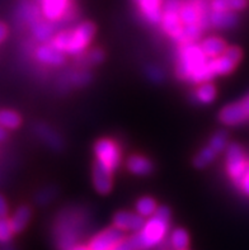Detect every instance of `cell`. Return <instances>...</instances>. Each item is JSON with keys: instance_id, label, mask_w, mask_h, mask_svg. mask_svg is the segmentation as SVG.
Segmentation results:
<instances>
[{"instance_id": "cell-1", "label": "cell", "mask_w": 249, "mask_h": 250, "mask_svg": "<svg viewBox=\"0 0 249 250\" xmlns=\"http://www.w3.org/2000/svg\"><path fill=\"white\" fill-rule=\"evenodd\" d=\"M208 57L204 54L201 46L187 42L180 51V60L177 65V74L181 79L192 83H207L214 78L210 70Z\"/></svg>"}, {"instance_id": "cell-2", "label": "cell", "mask_w": 249, "mask_h": 250, "mask_svg": "<svg viewBox=\"0 0 249 250\" xmlns=\"http://www.w3.org/2000/svg\"><path fill=\"white\" fill-rule=\"evenodd\" d=\"M170 211L168 207H158L157 212L149 217L144 228L131 236L136 250H148L164 240L169 229Z\"/></svg>"}, {"instance_id": "cell-3", "label": "cell", "mask_w": 249, "mask_h": 250, "mask_svg": "<svg viewBox=\"0 0 249 250\" xmlns=\"http://www.w3.org/2000/svg\"><path fill=\"white\" fill-rule=\"evenodd\" d=\"M182 5L181 0H164L163 3V14H161V25L163 29L174 40H182L183 24L180 18V8Z\"/></svg>"}, {"instance_id": "cell-4", "label": "cell", "mask_w": 249, "mask_h": 250, "mask_svg": "<svg viewBox=\"0 0 249 250\" xmlns=\"http://www.w3.org/2000/svg\"><path fill=\"white\" fill-rule=\"evenodd\" d=\"M249 163L244 155L243 149L238 144H230L226 147V170L229 177L239 186L242 178L246 174Z\"/></svg>"}, {"instance_id": "cell-5", "label": "cell", "mask_w": 249, "mask_h": 250, "mask_svg": "<svg viewBox=\"0 0 249 250\" xmlns=\"http://www.w3.org/2000/svg\"><path fill=\"white\" fill-rule=\"evenodd\" d=\"M97 162L107 167L111 171L116 170L121 163L120 147L114 141L110 139L99 140L94 146Z\"/></svg>"}, {"instance_id": "cell-6", "label": "cell", "mask_w": 249, "mask_h": 250, "mask_svg": "<svg viewBox=\"0 0 249 250\" xmlns=\"http://www.w3.org/2000/svg\"><path fill=\"white\" fill-rule=\"evenodd\" d=\"M95 33V27L93 23L85 22L79 24L73 31H70L69 46L67 52L70 55H79L87 48L89 42Z\"/></svg>"}, {"instance_id": "cell-7", "label": "cell", "mask_w": 249, "mask_h": 250, "mask_svg": "<svg viewBox=\"0 0 249 250\" xmlns=\"http://www.w3.org/2000/svg\"><path fill=\"white\" fill-rule=\"evenodd\" d=\"M242 59V52L238 47H229L225 50V52L221 56L210 59L208 65L210 70L215 75H226L231 73L234 67L237 66L238 62Z\"/></svg>"}, {"instance_id": "cell-8", "label": "cell", "mask_w": 249, "mask_h": 250, "mask_svg": "<svg viewBox=\"0 0 249 250\" xmlns=\"http://www.w3.org/2000/svg\"><path fill=\"white\" fill-rule=\"evenodd\" d=\"M123 239H125V232L114 226L95 235L88 247L91 248V250H113V248Z\"/></svg>"}, {"instance_id": "cell-9", "label": "cell", "mask_w": 249, "mask_h": 250, "mask_svg": "<svg viewBox=\"0 0 249 250\" xmlns=\"http://www.w3.org/2000/svg\"><path fill=\"white\" fill-rule=\"evenodd\" d=\"M69 10V0H41L42 16L50 22L63 19Z\"/></svg>"}, {"instance_id": "cell-10", "label": "cell", "mask_w": 249, "mask_h": 250, "mask_svg": "<svg viewBox=\"0 0 249 250\" xmlns=\"http://www.w3.org/2000/svg\"><path fill=\"white\" fill-rule=\"evenodd\" d=\"M114 226L120 230L125 231H134L139 232L144 225H145V219L140 216L139 213L133 212H117L113 217Z\"/></svg>"}, {"instance_id": "cell-11", "label": "cell", "mask_w": 249, "mask_h": 250, "mask_svg": "<svg viewBox=\"0 0 249 250\" xmlns=\"http://www.w3.org/2000/svg\"><path fill=\"white\" fill-rule=\"evenodd\" d=\"M136 3L139 6L140 13L149 23L152 24L160 23L164 0H137Z\"/></svg>"}, {"instance_id": "cell-12", "label": "cell", "mask_w": 249, "mask_h": 250, "mask_svg": "<svg viewBox=\"0 0 249 250\" xmlns=\"http://www.w3.org/2000/svg\"><path fill=\"white\" fill-rule=\"evenodd\" d=\"M93 183L101 194L110 193L112 189V171L99 162H95L93 168Z\"/></svg>"}, {"instance_id": "cell-13", "label": "cell", "mask_w": 249, "mask_h": 250, "mask_svg": "<svg viewBox=\"0 0 249 250\" xmlns=\"http://www.w3.org/2000/svg\"><path fill=\"white\" fill-rule=\"evenodd\" d=\"M36 59L44 65L48 66H60L65 62V55L64 52L55 48L52 44H44L38 47L36 51Z\"/></svg>"}, {"instance_id": "cell-14", "label": "cell", "mask_w": 249, "mask_h": 250, "mask_svg": "<svg viewBox=\"0 0 249 250\" xmlns=\"http://www.w3.org/2000/svg\"><path fill=\"white\" fill-rule=\"evenodd\" d=\"M249 118L246 108L243 107L242 102L240 103H234V104L227 105L220 112V121L227 126H235V125L243 124L244 121Z\"/></svg>"}, {"instance_id": "cell-15", "label": "cell", "mask_w": 249, "mask_h": 250, "mask_svg": "<svg viewBox=\"0 0 249 250\" xmlns=\"http://www.w3.org/2000/svg\"><path fill=\"white\" fill-rule=\"evenodd\" d=\"M54 22H50V21H47V19L42 18V17H40V18H37L36 21H33V22L29 24V27H31V31L32 33H33V36H35L36 38H37L38 41H48L50 38H54L55 36V25L52 24Z\"/></svg>"}, {"instance_id": "cell-16", "label": "cell", "mask_w": 249, "mask_h": 250, "mask_svg": "<svg viewBox=\"0 0 249 250\" xmlns=\"http://www.w3.org/2000/svg\"><path fill=\"white\" fill-rule=\"evenodd\" d=\"M208 23L215 28H231L238 23V17L235 12H208Z\"/></svg>"}, {"instance_id": "cell-17", "label": "cell", "mask_w": 249, "mask_h": 250, "mask_svg": "<svg viewBox=\"0 0 249 250\" xmlns=\"http://www.w3.org/2000/svg\"><path fill=\"white\" fill-rule=\"evenodd\" d=\"M127 169L135 175H148L153 171V164L149 159L140 155L130 156L126 163Z\"/></svg>"}, {"instance_id": "cell-18", "label": "cell", "mask_w": 249, "mask_h": 250, "mask_svg": "<svg viewBox=\"0 0 249 250\" xmlns=\"http://www.w3.org/2000/svg\"><path fill=\"white\" fill-rule=\"evenodd\" d=\"M35 131L38 136L41 137L44 141L47 143L48 146H51L52 149L60 150L63 147V141H61V137L55 132L52 128H50L48 126L44 124H37L35 126Z\"/></svg>"}, {"instance_id": "cell-19", "label": "cell", "mask_w": 249, "mask_h": 250, "mask_svg": "<svg viewBox=\"0 0 249 250\" xmlns=\"http://www.w3.org/2000/svg\"><path fill=\"white\" fill-rule=\"evenodd\" d=\"M201 48L204 51V54L208 57V59H215L224 54L226 50V44L223 40L216 37L207 38L201 43Z\"/></svg>"}, {"instance_id": "cell-20", "label": "cell", "mask_w": 249, "mask_h": 250, "mask_svg": "<svg viewBox=\"0 0 249 250\" xmlns=\"http://www.w3.org/2000/svg\"><path fill=\"white\" fill-rule=\"evenodd\" d=\"M247 0H211L210 9L216 12H239L247 6Z\"/></svg>"}, {"instance_id": "cell-21", "label": "cell", "mask_w": 249, "mask_h": 250, "mask_svg": "<svg viewBox=\"0 0 249 250\" xmlns=\"http://www.w3.org/2000/svg\"><path fill=\"white\" fill-rule=\"evenodd\" d=\"M31 208L27 206H21L17 208V211L14 212L13 217L10 219L12 221V226L14 232H21L24 230V228L28 225L29 220H31Z\"/></svg>"}, {"instance_id": "cell-22", "label": "cell", "mask_w": 249, "mask_h": 250, "mask_svg": "<svg viewBox=\"0 0 249 250\" xmlns=\"http://www.w3.org/2000/svg\"><path fill=\"white\" fill-rule=\"evenodd\" d=\"M157 209H158L157 202L150 197H142L136 202V213H139L144 219L152 217L157 212Z\"/></svg>"}, {"instance_id": "cell-23", "label": "cell", "mask_w": 249, "mask_h": 250, "mask_svg": "<svg viewBox=\"0 0 249 250\" xmlns=\"http://www.w3.org/2000/svg\"><path fill=\"white\" fill-rule=\"evenodd\" d=\"M169 243L174 250H187L189 244L188 234L184 229H176L170 234Z\"/></svg>"}, {"instance_id": "cell-24", "label": "cell", "mask_w": 249, "mask_h": 250, "mask_svg": "<svg viewBox=\"0 0 249 250\" xmlns=\"http://www.w3.org/2000/svg\"><path fill=\"white\" fill-rule=\"evenodd\" d=\"M18 16L19 18H22V21H24L25 23L31 24L33 21H36L37 18L42 16V12L37 9V6L33 5V4L28 3V1H24L23 4H21L18 9Z\"/></svg>"}, {"instance_id": "cell-25", "label": "cell", "mask_w": 249, "mask_h": 250, "mask_svg": "<svg viewBox=\"0 0 249 250\" xmlns=\"http://www.w3.org/2000/svg\"><path fill=\"white\" fill-rule=\"evenodd\" d=\"M195 97L201 104H208L216 97V89L210 83H202V85L196 90Z\"/></svg>"}, {"instance_id": "cell-26", "label": "cell", "mask_w": 249, "mask_h": 250, "mask_svg": "<svg viewBox=\"0 0 249 250\" xmlns=\"http://www.w3.org/2000/svg\"><path fill=\"white\" fill-rule=\"evenodd\" d=\"M21 122H22V118L16 112L8 111V109L0 111V126L4 127V128L14 130V128L19 127Z\"/></svg>"}, {"instance_id": "cell-27", "label": "cell", "mask_w": 249, "mask_h": 250, "mask_svg": "<svg viewBox=\"0 0 249 250\" xmlns=\"http://www.w3.org/2000/svg\"><path fill=\"white\" fill-rule=\"evenodd\" d=\"M215 156H216V152H215L210 146H207V147H204V149L200 151L199 155L196 156L193 164H195L196 168H205L206 165H208L210 163L214 162Z\"/></svg>"}, {"instance_id": "cell-28", "label": "cell", "mask_w": 249, "mask_h": 250, "mask_svg": "<svg viewBox=\"0 0 249 250\" xmlns=\"http://www.w3.org/2000/svg\"><path fill=\"white\" fill-rule=\"evenodd\" d=\"M16 234L13 230L12 221L6 217L0 219V244H8L13 235Z\"/></svg>"}, {"instance_id": "cell-29", "label": "cell", "mask_w": 249, "mask_h": 250, "mask_svg": "<svg viewBox=\"0 0 249 250\" xmlns=\"http://www.w3.org/2000/svg\"><path fill=\"white\" fill-rule=\"evenodd\" d=\"M208 146H210L216 154L223 151V150H225L227 146V133L225 132V131H219V132H216L214 136L211 137V140H210V145Z\"/></svg>"}, {"instance_id": "cell-30", "label": "cell", "mask_w": 249, "mask_h": 250, "mask_svg": "<svg viewBox=\"0 0 249 250\" xmlns=\"http://www.w3.org/2000/svg\"><path fill=\"white\" fill-rule=\"evenodd\" d=\"M69 38H70V31H64L57 33L54 36V38L51 40V44L55 48H57L61 52H67L68 46H69Z\"/></svg>"}, {"instance_id": "cell-31", "label": "cell", "mask_w": 249, "mask_h": 250, "mask_svg": "<svg viewBox=\"0 0 249 250\" xmlns=\"http://www.w3.org/2000/svg\"><path fill=\"white\" fill-rule=\"evenodd\" d=\"M91 80V75L88 73H76L71 78V82L76 85H85Z\"/></svg>"}, {"instance_id": "cell-32", "label": "cell", "mask_w": 249, "mask_h": 250, "mask_svg": "<svg viewBox=\"0 0 249 250\" xmlns=\"http://www.w3.org/2000/svg\"><path fill=\"white\" fill-rule=\"evenodd\" d=\"M113 250H136V248L135 245H134L133 240H131V236H130V238L123 239L121 243H118V244L113 248Z\"/></svg>"}, {"instance_id": "cell-33", "label": "cell", "mask_w": 249, "mask_h": 250, "mask_svg": "<svg viewBox=\"0 0 249 250\" xmlns=\"http://www.w3.org/2000/svg\"><path fill=\"white\" fill-rule=\"evenodd\" d=\"M55 192L52 189H46L42 190L41 193H38L37 196V202L40 205H44V203H47L48 201H51V198L54 197Z\"/></svg>"}, {"instance_id": "cell-34", "label": "cell", "mask_w": 249, "mask_h": 250, "mask_svg": "<svg viewBox=\"0 0 249 250\" xmlns=\"http://www.w3.org/2000/svg\"><path fill=\"white\" fill-rule=\"evenodd\" d=\"M103 52L101 50H93L88 54V61L91 63H99L101 61H103Z\"/></svg>"}, {"instance_id": "cell-35", "label": "cell", "mask_w": 249, "mask_h": 250, "mask_svg": "<svg viewBox=\"0 0 249 250\" xmlns=\"http://www.w3.org/2000/svg\"><path fill=\"white\" fill-rule=\"evenodd\" d=\"M239 187L244 194L249 196V165H248V169H247L246 171V174H244V177L242 178V181H240Z\"/></svg>"}, {"instance_id": "cell-36", "label": "cell", "mask_w": 249, "mask_h": 250, "mask_svg": "<svg viewBox=\"0 0 249 250\" xmlns=\"http://www.w3.org/2000/svg\"><path fill=\"white\" fill-rule=\"evenodd\" d=\"M148 74L150 76V79L155 80V82H160L163 79V73L159 69H157V67H149Z\"/></svg>"}, {"instance_id": "cell-37", "label": "cell", "mask_w": 249, "mask_h": 250, "mask_svg": "<svg viewBox=\"0 0 249 250\" xmlns=\"http://www.w3.org/2000/svg\"><path fill=\"white\" fill-rule=\"evenodd\" d=\"M6 215H8V205H6L5 198L0 194V219L6 217Z\"/></svg>"}, {"instance_id": "cell-38", "label": "cell", "mask_w": 249, "mask_h": 250, "mask_svg": "<svg viewBox=\"0 0 249 250\" xmlns=\"http://www.w3.org/2000/svg\"><path fill=\"white\" fill-rule=\"evenodd\" d=\"M6 36H8V27H6V24L0 22V43L5 40Z\"/></svg>"}, {"instance_id": "cell-39", "label": "cell", "mask_w": 249, "mask_h": 250, "mask_svg": "<svg viewBox=\"0 0 249 250\" xmlns=\"http://www.w3.org/2000/svg\"><path fill=\"white\" fill-rule=\"evenodd\" d=\"M242 104H243V107L246 108L247 113H248V116H249V95H248V97H247L246 99H244L243 102H242Z\"/></svg>"}, {"instance_id": "cell-40", "label": "cell", "mask_w": 249, "mask_h": 250, "mask_svg": "<svg viewBox=\"0 0 249 250\" xmlns=\"http://www.w3.org/2000/svg\"><path fill=\"white\" fill-rule=\"evenodd\" d=\"M70 250H91V248L87 247V245H75Z\"/></svg>"}, {"instance_id": "cell-41", "label": "cell", "mask_w": 249, "mask_h": 250, "mask_svg": "<svg viewBox=\"0 0 249 250\" xmlns=\"http://www.w3.org/2000/svg\"><path fill=\"white\" fill-rule=\"evenodd\" d=\"M5 136H6V133L5 131H4V127L0 126V141H3V140L5 139Z\"/></svg>"}, {"instance_id": "cell-42", "label": "cell", "mask_w": 249, "mask_h": 250, "mask_svg": "<svg viewBox=\"0 0 249 250\" xmlns=\"http://www.w3.org/2000/svg\"><path fill=\"white\" fill-rule=\"evenodd\" d=\"M3 250H14V248H13L12 245H9V244H4Z\"/></svg>"}, {"instance_id": "cell-43", "label": "cell", "mask_w": 249, "mask_h": 250, "mask_svg": "<svg viewBox=\"0 0 249 250\" xmlns=\"http://www.w3.org/2000/svg\"><path fill=\"white\" fill-rule=\"evenodd\" d=\"M135 1H137V0H135Z\"/></svg>"}]
</instances>
